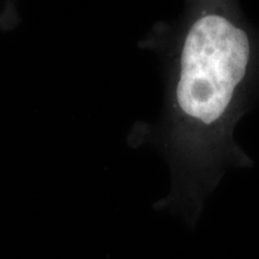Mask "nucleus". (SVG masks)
I'll return each mask as SVG.
<instances>
[{"mask_svg":"<svg viewBox=\"0 0 259 259\" xmlns=\"http://www.w3.org/2000/svg\"><path fill=\"white\" fill-rule=\"evenodd\" d=\"M250 58L247 35L219 15L200 17L184 44L177 99L191 118L211 124L231 103Z\"/></svg>","mask_w":259,"mask_h":259,"instance_id":"1","label":"nucleus"}]
</instances>
